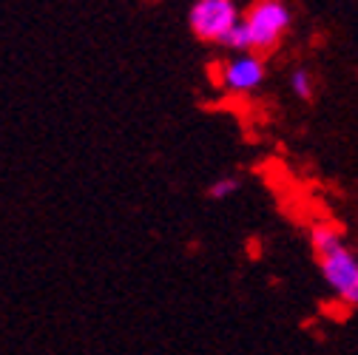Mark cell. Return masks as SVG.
<instances>
[{
  "mask_svg": "<svg viewBox=\"0 0 358 355\" xmlns=\"http://www.w3.org/2000/svg\"><path fill=\"white\" fill-rule=\"evenodd\" d=\"M239 188H242V180H239V176H234V173H222V176H216V180L208 185V196H210V199H231Z\"/></svg>",
  "mask_w": 358,
  "mask_h": 355,
  "instance_id": "obj_5",
  "label": "cell"
},
{
  "mask_svg": "<svg viewBox=\"0 0 358 355\" xmlns=\"http://www.w3.org/2000/svg\"><path fill=\"white\" fill-rule=\"evenodd\" d=\"M310 247L319 259V270L330 293L347 304L358 307V256L347 247L341 231L336 225H313L310 231Z\"/></svg>",
  "mask_w": 358,
  "mask_h": 355,
  "instance_id": "obj_1",
  "label": "cell"
},
{
  "mask_svg": "<svg viewBox=\"0 0 358 355\" xmlns=\"http://www.w3.org/2000/svg\"><path fill=\"white\" fill-rule=\"evenodd\" d=\"M264 77H267V66H264L262 55H256V52L236 55V57L225 60L219 68V82L231 94H253L264 82Z\"/></svg>",
  "mask_w": 358,
  "mask_h": 355,
  "instance_id": "obj_4",
  "label": "cell"
},
{
  "mask_svg": "<svg viewBox=\"0 0 358 355\" xmlns=\"http://www.w3.org/2000/svg\"><path fill=\"white\" fill-rule=\"evenodd\" d=\"M293 12L285 0H253L245 12V29L250 34V49L256 55L273 52L290 31Z\"/></svg>",
  "mask_w": 358,
  "mask_h": 355,
  "instance_id": "obj_2",
  "label": "cell"
},
{
  "mask_svg": "<svg viewBox=\"0 0 358 355\" xmlns=\"http://www.w3.org/2000/svg\"><path fill=\"white\" fill-rule=\"evenodd\" d=\"M222 49H228V52H234V55H248V52H253L250 49V34H248V29H245V17H242V23L222 40Z\"/></svg>",
  "mask_w": 358,
  "mask_h": 355,
  "instance_id": "obj_7",
  "label": "cell"
},
{
  "mask_svg": "<svg viewBox=\"0 0 358 355\" xmlns=\"http://www.w3.org/2000/svg\"><path fill=\"white\" fill-rule=\"evenodd\" d=\"M290 92H293L299 100H310L313 92H316V80H313V71L296 68V71L290 74Z\"/></svg>",
  "mask_w": 358,
  "mask_h": 355,
  "instance_id": "obj_6",
  "label": "cell"
},
{
  "mask_svg": "<svg viewBox=\"0 0 358 355\" xmlns=\"http://www.w3.org/2000/svg\"><path fill=\"white\" fill-rule=\"evenodd\" d=\"M242 17L245 15L236 6V0H194L188 12V26L196 40L222 46V40L242 23Z\"/></svg>",
  "mask_w": 358,
  "mask_h": 355,
  "instance_id": "obj_3",
  "label": "cell"
}]
</instances>
